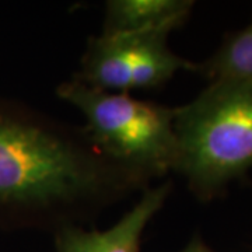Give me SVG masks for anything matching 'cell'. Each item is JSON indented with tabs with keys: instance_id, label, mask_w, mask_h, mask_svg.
Returning <instances> with one entry per match:
<instances>
[{
	"instance_id": "7",
	"label": "cell",
	"mask_w": 252,
	"mask_h": 252,
	"mask_svg": "<svg viewBox=\"0 0 252 252\" xmlns=\"http://www.w3.org/2000/svg\"><path fill=\"white\" fill-rule=\"evenodd\" d=\"M207 80L252 83V20L248 26L228 34L215 54L196 63V70Z\"/></svg>"
},
{
	"instance_id": "8",
	"label": "cell",
	"mask_w": 252,
	"mask_h": 252,
	"mask_svg": "<svg viewBox=\"0 0 252 252\" xmlns=\"http://www.w3.org/2000/svg\"><path fill=\"white\" fill-rule=\"evenodd\" d=\"M180 252H213L209 247H207L206 244L202 241V238L199 237V235H195L192 240H190V243Z\"/></svg>"
},
{
	"instance_id": "3",
	"label": "cell",
	"mask_w": 252,
	"mask_h": 252,
	"mask_svg": "<svg viewBox=\"0 0 252 252\" xmlns=\"http://www.w3.org/2000/svg\"><path fill=\"white\" fill-rule=\"evenodd\" d=\"M56 95L84 115L86 132L114 161L152 180L174 171L175 108L98 90L76 79L59 84Z\"/></svg>"
},
{
	"instance_id": "1",
	"label": "cell",
	"mask_w": 252,
	"mask_h": 252,
	"mask_svg": "<svg viewBox=\"0 0 252 252\" xmlns=\"http://www.w3.org/2000/svg\"><path fill=\"white\" fill-rule=\"evenodd\" d=\"M152 178L104 154L84 127L0 104V216L56 233L94 220Z\"/></svg>"
},
{
	"instance_id": "4",
	"label": "cell",
	"mask_w": 252,
	"mask_h": 252,
	"mask_svg": "<svg viewBox=\"0 0 252 252\" xmlns=\"http://www.w3.org/2000/svg\"><path fill=\"white\" fill-rule=\"evenodd\" d=\"M170 32H136L90 38L76 80L109 93L153 90L178 70H196V63L167 45Z\"/></svg>"
},
{
	"instance_id": "5",
	"label": "cell",
	"mask_w": 252,
	"mask_h": 252,
	"mask_svg": "<svg viewBox=\"0 0 252 252\" xmlns=\"http://www.w3.org/2000/svg\"><path fill=\"white\" fill-rule=\"evenodd\" d=\"M171 188L170 181L147 188L135 206L108 230L87 231L81 225H70L56 231V252H140L144 228L164 206Z\"/></svg>"
},
{
	"instance_id": "6",
	"label": "cell",
	"mask_w": 252,
	"mask_h": 252,
	"mask_svg": "<svg viewBox=\"0 0 252 252\" xmlns=\"http://www.w3.org/2000/svg\"><path fill=\"white\" fill-rule=\"evenodd\" d=\"M193 4L190 0H109L102 34L171 32L188 20Z\"/></svg>"
},
{
	"instance_id": "2",
	"label": "cell",
	"mask_w": 252,
	"mask_h": 252,
	"mask_svg": "<svg viewBox=\"0 0 252 252\" xmlns=\"http://www.w3.org/2000/svg\"><path fill=\"white\" fill-rule=\"evenodd\" d=\"M174 171L209 202L252 170V83L220 80L175 108Z\"/></svg>"
}]
</instances>
